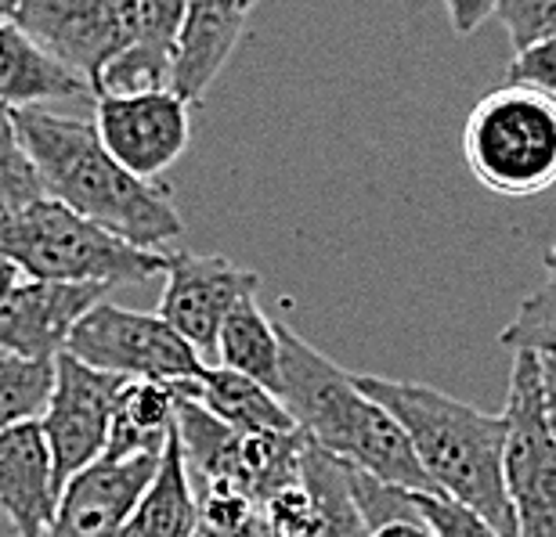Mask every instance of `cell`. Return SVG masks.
I'll use <instances>...</instances> for the list:
<instances>
[{
  "label": "cell",
  "mask_w": 556,
  "mask_h": 537,
  "mask_svg": "<svg viewBox=\"0 0 556 537\" xmlns=\"http://www.w3.org/2000/svg\"><path fill=\"white\" fill-rule=\"evenodd\" d=\"M15 127L48 199H59L138 250L160 253L185 234L170 188L124 170L98 138L94 123L54 116L48 105H26L15 108Z\"/></svg>",
  "instance_id": "cell-1"
},
{
  "label": "cell",
  "mask_w": 556,
  "mask_h": 537,
  "mask_svg": "<svg viewBox=\"0 0 556 537\" xmlns=\"http://www.w3.org/2000/svg\"><path fill=\"white\" fill-rule=\"evenodd\" d=\"M278 340H282V375L275 397L282 400L304 440L387 487L433 495L402 422L372 397H365L351 372L332 365L282 321H278Z\"/></svg>",
  "instance_id": "cell-2"
},
{
  "label": "cell",
  "mask_w": 556,
  "mask_h": 537,
  "mask_svg": "<svg viewBox=\"0 0 556 537\" xmlns=\"http://www.w3.org/2000/svg\"><path fill=\"white\" fill-rule=\"evenodd\" d=\"M365 397L402 422L433 495L473 509L503 537H517V516L503 480L506 419L488 415L427 383L351 372Z\"/></svg>",
  "instance_id": "cell-3"
},
{
  "label": "cell",
  "mask_w": 556,
  "mask_h": 537,
  "mask_svg": "<svg viewBox=\"0 0 556 537\" xmlns=\"http://www.w3.org/2000/svg\"><path fill=\"white\" fill-rule=\"evenodd\" d=\"M0 256L29 282L109 289L149 282L166 267V253L138 250L48 195L18 214L0 217Z\"/></svg>",
  "instance_id": "cell-4"
},
{
  "label": "cell",
  "mask_w": 556,
  "mask_h": 537,
  "mask_svg": "<svg viewBox=\"0 0 556 537\" xmlns=\"http://www.w3.org/2000/svg\"><path fill=\"white\" fill-rule=\"evenodd\" d=\"M463 159L473 181L503 199H531L556 184V98L498 87L463 127Z\"/></svg>",
  "instance_id": "cell-5"
},
{
  "label": "cell",
  "mask_w": 556,
  "mask_h": 537,
  "mask_svg": "<svg viewBox=\"0 0 556 537\" xmlns=\"http://www.w3.org/2000/svg\"><path fill=\"white\" fill-rule=\"evenodd\" d=\"M503 419V480L517 516V537H556V440L546 422L542 361L535 354H514Z\"/></svg>",
  "instance_id": "cell-6"
},
{
  "label": "cell",
  "mask_w": 556,
  "mask_h": 537,
  "mask_svg": "<svg viewBox=\"0 0 556 537\" xmlns=\"http://www.w3.org/2000/svg\"><path fill=\"white\" fill-rule=\"evenodd\" d=\"M65 354L76 361L98 368V372L119 375L127 383H195L206 372V361L185 343L160 315H141L119 304H94L80 324L73 329Z\"/></svg>",
  "instance_id": "cell-7"
},
{
  "label": "cell",
  "mask_w": 556,
  "mask_h": 537,
  "mask_svg": "<svg viewBox=\"0 0 556 537\" xmlns=\"http://www.w3.org/2000/svg\"><path fill=\"white\" fill-rule=\"evenodd\" d=\"M15 26L94 87L105 65L135 40L138 0H22Z\"/></svg>",
  "instance_id": "cell-8"
},
{
  "label": "cell",
  "mask_w": 556,
  "mask_h": 537,
  "mask_svg": "<svg viewBox=\"0 0 556 537\" xmlns=\"http://www.w3.org/2000/svg\"><path fill=\"white\" fill-rule=\"evenodd\" d=\"M124 386L127 379L98 372V368L76 361L73 354L54 357V389L40 415V430L48 436L54 458L59 495L76 473L102 462L109 430H113L116 397Z\"/></svg>",
  "instance_id": "cell-9"
},
{
  "label": "cell",
  "mask_w": 556,
  "mask_h": 537,
  "mask_svg": "<svg viewBox=\"0 0 556 537\" xmlns=\"http://www.w3.org/2000/svg\"><path fill=\"white\" fill-rule=\"evenodd\" d=\"M166 285L160 296V318L195 346V354L210 361L217 354V332L228 310L247 296H257L261 278L228 256L199 253H166Z\"/></svg>",
  "instance_id": "cell-10"
},
{
  "label": "cell",
  "mask_w": 556,
  "mask_h": 537,
  "mask_svg": "<svg viewBox=\"0 0 556 537\" xmlns=\"http://www.w3.org/2000/svg\"><path fill=\"white\" fill-rule=\"evenodd\" d=\"M94 130L124 170L160 181L192 141V105L174 91L94 98Z\"/></svg>",
  "instance_id": "cell-11"
},
{
  "label": "cell",
  "mask_w": 556,
  "mask_h": 537,
  "mask_svg": "<svg viewBox=\"0 0 556 537\" xmlns=\"http://www.w3.org/2000/svg\"><path fill=\"white\" fill-rule=\"evenodd\" d=\"M160 455H138L124 462H94L62 487L59 509L40 537H119L127 516L149 490Z\"/></svg>",
  "instance_id": "cell-12"
},
{
  "label": "cell",
  "mask_w": 556,
  "mask_h": 537,
  "mask_svg": "<svg viewBox=\"0 0 556 537\" xmlns=\"http://www.w3.org/2000/svg\"><path fill=\"white\" fill-rule=\"evenodd\" d=\"M109 285L70 282H22L0 304V354L54 361L65 354L73 329L94 304H102Z\"/></svg>",
  "instance_id": "cell-13"
},
{
  "label": "cell",
  "mask_w": 556,
  "mask_h": 537,
  "mask_svg": "<svg viewBox=\"0 0 556 537\" xmlns=\"http://www.w3.org/2000/svg\"><path fill=\"white\" fill-rule=\"evenodd\" d=\"M59 509L54 458L40 419L0 433V512L15 537H40Z\"/></svg>",
  "instance_id": "cell-14"
},
{
  "label": "cell",
  "mask_w": 556,
  "mask_h": 537,
  "mask_svg": "<svg viewBox=\"0 0 556 537\" xmlns=\"http://www.w3.org/2000/svg\"><path fill=\"white\" fill-rule=\"evenodd\" d=\"M188 0H138V33L94 80V98L170 91Z\"/></svg>",
  "instance_id": "cell-15"
},
{
  "label": "cell",
  "mask_w": 556,
  "mask_h": 537,
  "mask_svg": "<svg viewBox=\"0 0 556 537\" xmlns=\"http://www.w3.org/2000/svg\"><path fill=\"white\" fill-rule=\"evenodd\" d=\"M247 29L242 0H188L181 40H177L170 91L188 105H199L225 69Z\"/></svg>",
  "instance_id": "cell-16"
},
{
  "label": "cell",
  "mask_w": 556,
  "mask_h": 537,
  "mask_svg": "<svg viewBox=\"0 0 556 537\" xmlns=\"http://www.w3.org/2000/svg\"><path fill=\"white\" fill-rule=\"evenodd\" d=\"M91 84L54 62L40 43H33L15 22L0 26V105L26 108L48 102L87 98Z\"/></svg>",
  "instance_id": "cell-17"
},
{
  "label": "cell",
  "mask_w": 556,
  "mask_h": 537,
  "mask_svg": "<svg viewBox=\"0 0 556 537\" xmlns=\"http://www.w3.org/2000/svg\"><path fill=\"white\" fill-rule=\"evenodd\" d=\"M199 534V501L188 476L181 440H166L149 490L141 495L135 512L127 516L119 537H195Z\"/></svg>",
  "instance_id": "cell-18"
},
{
  "label": "cell",
  "mask_w": 556,
  "mask_h": 537,
  "mask_svg": "<svg viewBox=\"0 0 556 537\" xmlns=\"http://www.w3.org/2000/svg\"><path fill=\"white\" fill-rule=\"evenodd\" d=\"M185 397L199 400L210 415H217L220 422H228L239 433H296L293 419L282 408L268 386L253 383V379L228 372L220 365H206V372L195 383H174Z\"/></svg>",
  "instance_id": "cell-19"
},
{
  "label": "cell",
  "mask_w": 556,
  "mask_h": 537,
  "mask_svg": "<svg viewBox=\"0 0 556 537\" xmlns=\"http://www.w3.org/2000/svg\"><path fill=\"white\" fill-rule=\"evenodd\" d=\"M177 430V386L135 379L119 389L113 430H109L105 462H124L138 455H163Z\"/></svg>",
  "instance_id": "cell-20"
},
{
  "label": "cell",
  "mask_w": 556,
  "mask_h": 537,
  "mask_svg": "<svg viewBox=\"0 0 556 537\" xmlns=\"http://www.w3.org/2000/svg\"><path fill=\"white\" fill-rule=\"evenodd\" d=\"M217 365L228 372H239L253 383L268 386L271 394L278 389L282 375V340H278V324L264 315L257 296L239 299L228 310L225 324L217 332Z\"/></svg>",
  "instance_id": "cell-21"
},
{
  "label": "cell",
  "mask_w": 556,
  "mask_h": 537,
  "mask_svg": "<svg viewBox=\"0 0 556 537\" xmlns=\"http://www.w3.org/2000/svg\"><path fill=\"white\" fill-rule=\"evenodd\" d=\"M300 476H304V484L311 490L315 512H311L307 527L293 537H372L358 501L351 495L348 465L329 458L326 451H318L315 444H307Z\"/></svg>",
  "instance_id": "cell-22"
},
{
  "label": "cell",
  "mask_w": 556,
  "mask_h": 537,
  "mask_svg": "<svg viewBox=\"0 0 556 537\" xmlns=\"http://www.w3.org/2000/svg\"><path fill=\"white\" fill-rule=\"evenodd\" d=\"M54 389V361L0 354V433L43 415Z\"/></svg>",
  "instance_id": "cell-23"
},
{
  "label": "cell",
  "mask_w": 556,
  "mask_h": 537,
  "mask_svg": "<svg viewBox=\"0 0 556 537\" xmlns=\"http://www.w3.org/2000/svg\"><path fill=\"white\" fill-rule=\"evenodd\" d=\"M43 195L48 192H43L37 166H33L26 144L18 138L15 108L0 105V217L18 214Z\"/></svg>",
  "instance_id": "cell-24"
},
{
  "label": "cell",
  "mask_w": 556,
  "mask_h": 537,
  "mask_svg": "<svg viewBox=\"0 0 556 537\" xmlns=\"http://www.w3.org/2000/svg\"><path fill=\"white\" fill-rule=\"evenodd\" d=\"M498 343L509 350H528L556 365V278H546L535 293L520 299L514 321L498 332Z\"/></svg>",
  "instance_id": "cell-25"
},
{
  "label": "cell",
  "mask_w": 556,
  "mask_h": 537,
  "mask_svg": "<svg viewBox=\"0 0 556 537\" xmlns=\"http://www.w3.org/2000/svg\"><path fill=\"white\" fill-rule=\"evenodd\" d=\"M495 15L514 40V51L556 37V0H498Z\"/></svg>",
  "instance_id": "cell-26"
},
{
  "label": "cell",
  "mask_w": 556,
  "mask_h": 537,
  "mask_svg": "<svg viewBox=\"0 0 556 537\" xmlns=\"http://www.w3.org/2000/svg\"><path fill=\"white\" fill-rule=\"evenodd\" d=\"M416 506H419V516L430 527L433 537H503L492 523L481 520L473 509H466L452 498L416 495Z\"/></svg>",
  "instance_id": "cell-27"
},
{
  "label": "cell",
  "mask_w": 556,
  "mask_h": 537,
  "mask_svg": "<svg viewBox=\"0 0 556 537\" xmlns=\"http://www.w3.org/2000/svg\"><path fill=\"white\" fill-rule=\"evenodd\" d=\"M506 84L556 98V37L531 43L525 51H514L506 69Z\"/></svg>",
  "instance_id": "cell-28"
},
{
  "label": "cell",
  "mask_w": 556,
  "mask_h": 537,
  "mask_svg": "<svg viewBox=\"0 0 556 537\" xmlns=\"http://www.w3.org/2000/svg\"><path fill=\"white\" fill-rule=\"evenodd\" d=\"M444 8H448L452 29L459 33V37H470V33H477L495 15L498 0H444Z\"/></svg>",
  "instance_id": "cell-29"
},
{
  "label": "cell",
  "mask_w": 556,
  "mask_h": 537,
  "mask_svg": "<svg viewBox=\"0 0 556 537\" xmlns=\"http://www.w3.org/2000/svg\"><path fill=\"white\" fill-rule=\"evenodd\" d=\"M542 361V394H546V422H549V433L556 440V365L539 357Z\"/></svg>",
  "instance_id": "cell-30"
},
{
  "label": "cell",
  "mask_w": 556,
  "mask_h": 537,
  "mask_svg": "<svg viewBox=\"0 0 556 537\" xmlns=\"http://www.w3.org/2000/svg\"><path fill=\"white\" fill-rule=\"evenodd\" d=\"M195 537H278V534L271 530V523L264 520V509H261V516L253 520V523H247V527L236 530V534H214V530H203V527H199Z\"/></svg>",
  "instance_id": "cell-31"
},
{
  "label": "cell",
  "mask_w": 556,
  "mask_h": 537,
  "mask_svg": "<svg viewBox=\"0 0 556 537\" xmlns=\"http://www.w3.org/2000/svg\"><path fill=\"white\" fill-rule=\"evenodd\" d=\"M372 537H433L427 523H387V527L372 530Z\"/></svg>",
  "instance_id": "cell-32"
},
{
  "label": "cell",
  "mask_w": 556,
  "mask_h": 537,
  "mask_svg": "<svg viewBox=\"0 0 556 537\" xmlns=\"http://www.w3.org/2000/svg\"><path fill=\"white\" fill-rule=\"evenodd\" d=\"M26 282V278H22V271L11 260H4V256H0V304H4V299L15 293V289Z\"/></svg>",
  "instance_id": "cell-33"
},
{
  "label": "cell",
  "mask_w": 556,
  "mask_h": 537,
  "mask_svg": "<svg viewBox=\"0 0 556 537\" xmlns=\"http://www.w3.org/2000/svg\"><path fill=\"white\" fill-rule=\"evenodd\" d=\"M18 4H22V0H0V26H4V22H15Z\"/></svg>",
  "instance_id": "cell-34"
},
{
  "label": "cell",
  "mask_w": 556,
  "mask_h": 537,
  "mask_svg": "<svg viewBox=\"0 0 556 537\" xmlns=\"http://www.w3.org/2000/svg\"><path fill=\"white\" fill-rule=\"evenodd\" d=\"M546 271H549V278H556V242H553V250L546 256Z\"/></svg>",
  "instance_id": "cell-35"
},
{
  "label": "cell",
  "mask_w": 556,
  "mask_h": 537,
  "mask_svg": "<svg viewBox=\"0 0 556 537\" xmlns=\"http://www.w3.org/2000/svg\"><path fill=\"white\" fill-rule=\"evenodd\" d=\"M242 4H247V11H250L253 4H257V0H242Z\"/></svg>",
  "instance_id": "cell-36"
}]
</instances>
